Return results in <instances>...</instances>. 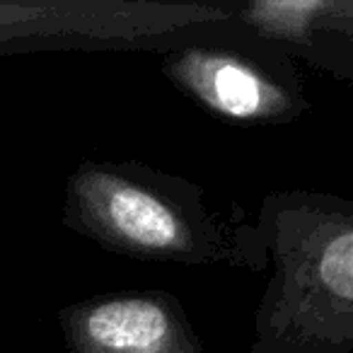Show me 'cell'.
<instances>
[{
    "instance_id": "obj_1",
    "label": "cell",
    "mask_w": 353,
    "mask_h": 353,
    "mask_svg": "<svg viewBox=\"0 0 353 353\" xmlns=\"http://www.w3.org/2000/svg\"><path fill=\"white\" fill-rule=\"evenodd\" d=\"M252 235L271 274L250 353H351V199L276 189L261 199Z\"/></svg>"
},
{
    "instance_id": "obj_2",
    "label": "cell",
    "mask_w": 353,
    "mask_h": 353,
    "mask_svg": "<svg viewBox=\"0 0 353 353\" xmlns=\"http://www.w3.org/2000/svg\"><path fill=\"white\" fill-rule=\"evenodd\" d=\"M61 221L75 235L136 261L266 269L252 225L225 228L196 182L141 160L80 162L65 179Z\"/></svg>"
},
{
    "instance_id": "obj_3",
    "label": "cell",
    "mask_w": 353,
    "mask_h": 353,
    "mask_svg": "<svg viewBox=\"0 0 353 353\" xmlns=\"http://www.w3.org/2000/svg\"><path fill=\"white\" fill-rule=\"evenodd\" d=\"M160 73L211 117L235 126H285L310 109L298 65L259 37L179 41L162 51Z\"/></svg>"
},
{
    "instance_id": "obj_4",
    "label": "cell",
    "mask_w": 353,
    "mask_h": 353,
    "mask_svg": "<svg viewBox=\"0 0 353 353\" xmlns=\"http://www.w3.org/2000/svg\"><path fill=\"white\" fill-rule=\"evenodd\" d=\"M230 6L199 3H0V54L32 49L160 46L189 30L228 25Z\"/></svg>"
},
{
    "instance_id": "obj_5",
    "label": "cell",
    "mask_w": 353,
    "mask_h": 353,
    "mask_svg": "<svg viewBox=\"0 0 353 353\" xmlns=\"http://www.w3.org/2000/svg\"><path fill=\"white\" fill-rule=\"evenodd\" d=\"M68 353H203L182 300L162 288L112 290L59 310Z\"/></svg>"
},
{
    "instance_id": "obj_6",
    "label": "cell",
    "mask_w": 353,
    "mask_h": 353,
    "mask_svg": "<svg viewBox=\"0 0 353 353\" xmlns=\"http://www.w3.org/2000/svg\"><path fill=\"white\" fill-rule=\"evenodd\" d=\"M250 34L279 46L339 80H353V3L348 0H252L232 8Z\"/></svg>"
}]
</instances>
